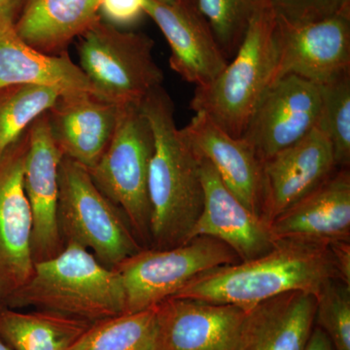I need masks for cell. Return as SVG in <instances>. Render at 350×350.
Returning <instances> with one entry per match:
<instances>
[{"label": "cell", "mask_w": 350, "mask_h": 350, "mask_svg": "<svg viewBox=\"0 0 350 350\" xmlns=\"http://www.w3.org/2000/svg\"><path fill=\"white\" fill-rule=\"evenodd\" d=\"M59 185L57 222L64 243L79 244L109 269L144 248L124 214L96 187L86 167L64 157Z\"/></svg>", "instance_id": "cell-5"}, {"label": "cell", "mask_w": 350, "mask_h": 350, "mask_svg": "<svg viewBox=\"0 0 350 350\" xmlns=\"http://www.w3.org/2000/svg\"><path fill=\"white\" fill-rule=\"evenodd\" d=\"M27 135L0 159V304L33 269L32 215L24 188Z\"/></svg>", "instance_id": "cell-11"}, {"label": "cell", "mask_w": 350, "mask_h": 350, "mask_svg": "<svg viewBox=\"0 0 350 350\" xmlns=\"http://www.w3.org/2000/svg\"><path fill=\"white\" fill-rule=\"evenodd\" d=\"M0 350H12L10 349V347H8L5 344V342H2L1 340H0Z\"/></svg>", "instance_id": "cell-35"}, {"label": "cell", "mask_w": 350, "mask_h": 350, "mask_svg": "<svg viewBox=\"0 0 350 350\" xmlns=\"http://www.w3.org/2000/svg\"><path fill=\"white\" fill-rule=\"evenodd\" d=\"M180 133L200 158L213 165L226 187L262 217L264 199L262 162L244 138L226 133L204 113H196Z\"/></svg>", "instance_id": "cell-16"}, {"label": "cell", "mask_w": 350, "mask_h": 350, "mask_svg": "<svg viewBox=\"0 0 350 350\" xmlns=\"http://www.w3.org/2000/svg\"><path fill=\"white\" fill-rule=\"evenodd\" d=\"M145 0H100V19L116 27L135 24L144 15Z\"/></svg>", "instance_id": "cell-30"}, {"label": "cell", "mask_w": 350, "mask_h": 350, "mask_svg": "<svg viewBox=\"0 0 350 350\" xmlns=\"http://www.w3.org/2000/svg\"><path fill=\"white\" fill-rule=\"evenodd\" d=\"M317 128L330 140L338 169L350 165V73L320 85Z\"/></svg>", "instance_id": "cell-26"}, {"label": "cell", "mask_w": 350, "mask_h": 350, "mask_svg": "<svg viewBox=\"0 0 350 350\" xmlns=\"http://www.w3.org/2000/svg\"><path fill=\"white\" fill-rule=\"evenodd\" d=\"M159 350H234L245 308L172 298L155 306Z\"/></svg>", "instance_id": "cell-15"}, {"label": "cell", "mask_w": 350, "mask_h": 350, "mask_svg": "<svg viewBox=\"0 0 350 350\" xmlns=\"http://www.w3.org/2000/svg\"><path fill=\"white\" fill-rule=\"evenodd\" d=\"M273 239L350 243V172L338 169L269 224Z\"/></svg>", "instance_id": "cell-19"}, {"label": "cell", "mask_w": 350, "mask_h": 350, "mask_svg": "<svg viewBox=\"0 0 350 350\" xmlns=\"http://www.w3.org/2000/svg\"><path fill=\"white\" fill-rule=\"evenodd\" d=\"M120 109L96 94L83 92L62 94L46 116L64 157L90 170L111 142Z\"/></svg>", "instance_id": "cell-18"}, {"label": "cell", "mask_w": 350, "mask_h": 350, "mask_svg": "<svg viewBox=\"0 0 350 350\" xmlns=\"http://www.w3.org/2000/svg\"><path fill=\"white\" fill-rule=\"evenodd\" d=\"M317 85L296 75L275 79L262 94L243 138L262 162L305 137L319 123Z\"/></svg>", "instance_id": "cell-10"}, {"label": "cell", "mask_w": 350, "mask_h": 350, "mask_svg": "<svg viewBox=\"0 0 350 350\" xmlns=\"http://www.w3.org/2000/svg\"><path fill=\"white\" fill-rule=\"evenodd\" d=\"M335 278L342 280L330 244L282 239H276L271 250L262 256L197 276L174 297L247 310L288 292L317 296L324 285Z\"/></svg>", "instance_id": "cell-1"}, {"label": "cell", "mask_w": 350, "mask_h": 350, "mask_svg": "<svg viewBox=\"0 0 350 350\" xmlns=\"http://www.w3.org/2000/svg\"><path fill=\"white\" fill-rule=\"evenodd\" d=\"M158 1L169 4V5L198 7L196 0H158Z\"/></svg>", "instance_id": "cell-33"}, {"label": "cell", "mask_w": 350, "mask_h": 350, "mask_svg": "<svg viewBox=\"0 0 350 350\" xmlns=\"http://www.w3.org/2000/svg\"><path fill=\"white\" fill-rule=\"evenodd\" d=\"M69 350H159L156 308L94 322Z\"/></svg>", "instance_id": "cell-24"}, {"label": "cell", "mask_w": 350, "mask_h": 350, "mask_svg": "<svg viewBox=\"0 0 350 350\" xmlns=\"http://www.w3.org/2000/svg\"><path fill=\"white\" fill-rule=\"evenodd\" d=\"M304 350H335L325 332L315 325Z\"/></svg>", "instance_id": "cell-32"}, {"label": "cell", "mask_w": 350, "mask_h": 350, "mask_svg": "<svg viewBox=\"0 0 350 350\" xmlns=\"http://www.w3.org/2000/svg\"><path fill=\"white\" fill-rule=\"evenodd\" d=\"M276 20L278 59L273 81L296 75L320 86L350 73V7L310 24Z\"/></svg>", "instance_id": "cell-9"}, {"label": "cell", "mask_w": 350, "mask_h": 350, "mask_svg": "<svg viewBox=\"0 0 350 350\" xmlns=\"http://www.w3.org/2000/svg\"><path fill=\"white\" fill-rule=\"evenodd\" d=\"M276 18L289 25L327 19L349 8L350 0H266Z\"/></svg>", "instance_id": "cell-29"}, {"label": "cell", "mask_w": 350, "mask_h": 350, "mask_svg": "<svg viewBox=\"0 0 350 350\" xmlns=\"http://www.w3.org/2000/svg\"><path fill=\"white\" fill-rule=\"evenodd\" d=\"M276 23L275 12L264 0L222 72L213 82L196 88L191 109L204 113L232 137H243L251 115L275 78Z\"/></svg>", "instance_id": "cell-4"}, {"label": "cell", "mask_w": 350, "mask_h": 350, "mask_svg": "<svg viewBox=\"0 0 350 350\" xmlns=\"http://www.w3.org/2000/svg\"><path fill=\"white\" fill-rule=\"evenodd\" d=\"M153 131L140 103L124 105L111 142L92 169V180L118 207L139 243H150L148 178Z\"/></svg>", "instance_id": "cell-7"}, {"label": "cell", "mask_w": 350, "mask_h": 350, "mask_svg": "<svg viewBox=\"0 0 350 350\" xmlns=\"http://www.w3.org/2000/svg\"><path fill=\"white\" fill-rule=\"evenodd\" d=\"M98 3L100 0H27L16 31L34 49L56 53L100 19Z\"/></svg>", "instance_id": "cell-22"}, {"label": "cell", "mask_w": 350, "mask_h": 350, "mask_svg": "<svg viewBox=\"0 0 350 350\" xmlns=\"http://www.w3.org/2000/svg\"><path fill=\"white\" fill-rule=\"evenodd\" d=\"M200 165L204 206L189 241L200 236L218 239L227 244L241 262L271 250L275 241L268 223L251 213L226 187L211 163L200 157Z\"/></svg>", "instance_id": "cell-14"}, {"label": "cell", "mask_w": 350, "mask_h": 350, "mask_svg": "<svg viewBox=\"0 0 350 350\" xmlns=\"http://www.w3.org/2000/svg\"><path fill=\"white\" fill-rule=\"evenodd\" d=\"M80 36L79 68L98 98L124 107L142 103L162 87L163 73L154 59V41L146 34L120 31L98 19Z\"/></svg>", "instance_id": "cell-6"}, {"label": "cell", "mask_w": 350, "mask_h": 350, "mask_svg": "<svg viewBox=\"0 0 350 350\" xmlns=\"http://www.w3.org/2000/svg\"><path fill=\"white\" fill-rule=\"evenodd\" d=\"M239 262L227 244L200 236L167 250L142 248L115 269L125 290L126 312L131 313L155 308L202 273Z\"/></svg>", "instance_id": "cell-8"}, {"label": "cell", "mask_w": 350, "mask_h": 350, "mask_svg": "<svg viewBox=\"0 0 350 350\" xmlns=\"http://www.w3.org/2000/svg\"><path fill=\"white\" fill-rule=\"evenodd\" d=\"M330 246L342 280L350 284V243H334Z\"/></svg>", "instance_id": "cell-31"}, {"label": "cell", "mask_w": 350, "mask_h": 350, "mask_svg": "<svg viewBox=\"0 0 350 350\" xmlns=\"http://www.w3.org/2000/svg\"><path fill=\"white\" fill-rule=\"evenodd\" d=\"M338 170L330 140L317 126L262 162V218L268 224Z\"/></svg>", "instance_id": "cell-13"}, {"label": "cell", "mask_w": 350, "mask_h": 350, "mask_svg": "<svg viewBox=\"0 0 350 350\" xmlns=\"http://www.w3.org/2000/svg\"><path fill=\"white\" fill-rule=\"evenodd\" d=\"M12 14L0 13V91L19 85H41L57 88L64 94H96L81 68L66 53L44 54L25 43L16 31Z\"/></svg>", "instance_id": "cell-21"}, {"label": "cell", "mask_w": 350, "mask_h": 350, "mask_svg": "<svg viewBox=\"0 0 350 350\" xmlns=\"http://www.w3.org/2000/svg\"><path fill=\"white\" fill-rule=\"evenodd\" d=\"M317 298L288 292L247 308L234 350H304L315 326Z\"/></svg>", "instance_id": "cell-20"}, {"label": "cell", "mask_w": 350, "mask_h": 350, "mask_svg": "<svg viewBox=\"0 0 350 350\" xmlns=\"http://www.w3.org/2000/svg\"><path fill=\"white\" fill-rule=\"evenodd\" d=\"M0 305L94 323L126 313V295L116 269L103 266L79 244L66 243L56 256L34 262L29 280Z\"/></svg>", "instance_id": "cell-3"}, {"label": "cell", "mask_w": 350, "mask_h": 350, "mask_svg": "<svg viewBox=\"0 0 350 350\" xmlns=\"http://www.w3.org/2000/svg\"><path fill=\"white\" fill-rule=\"evenodd\" d=\"M140 107L154 135L148 178L149 245L167 250L187 243L202 213L204 188L200 157L177 128L174 101L163 87L147 94Z\"/></svg>", "instance_id": "cell-2"}, {"label": "cell", "mask_w": 350, "mask_h": 350, "mask_svg": "<svg viewBox=\"0 0 350 350\" xmlns=\"http://www.w3.org/2000/svg\"><path fill=\"white\" fill-rule=\"evenodd\" d=\"M144 10L169 42L170 68L182 79L197 87L204 86L227 66L229 61L198 7L145 0Z\"/></svg>", "instance_id": "cell-17"}, {"label": "cell", "mask_w": 350, "mask_h": 350, "mask_svg": "<svg viewBox=\"0 0 350 350\" xmlns=\"http://www.w3.org/2000/svg\"><path fill=\"white\" fill-rule=\"evenodd\" d=\"M92 324L49 310L22 312L0 305V340L12 350H69Z\"/></svg>", "instance_id": "cell-23"}, {"label": "cell", "mask_w": 350, "mask_h": 350, "mask_svg": "<svg viewBox=\"0 0 350 350\" xmlns=\"http://www.w3.org/2000/svg\"><path fill=\"white\" fill-rule=\"evenodd\" d=\"M63 158L51 135L45 113L27 130L24 163V188L32 215L34 262L56 256L64 247L57 222L59 172Z\"/></svg>", "instance_id": "cell-12"}, {"label": "cell", "mask_w": 350, "mask_h": 350, "mask_svg": "<svg viewBox=\"0 0 350 350\" xmlns=\"http://www.w3.org/2000/svg\"><path fill=\"white\" fill-rule=\"evenodd\" d=\"M317 298L315 325L325 332L335 350H350V284L332 280Z\"/></svg>", "instance_id": "cell-28"}, {"label": "cell", "mask_w": 350, "mask_h": 350, "mask_svg": "<svg viewBox=\"0 0 350 350\" xmlns=\"http://www.w3.org/2000/svg\"><path fill=\"white\" fill-rule=\"evenodd\" d=\"M64 94L54 87L19 85L0 91V159L25 137V131L49 111Z\"/></svg>", "instance_id": "cell-25"}, {"label": "cell", "mask_w": 350, "mask_h": 350, "mask_svg": "<svg viewBox=\"0 0 350 350\" xmlns=\"http://www.w3.org/2000/svg\"><path fill=\"white\" fill-rule=\"evenodd\" d=\"M228 61L236 55L251 20L264 0H196Z\"/></svg>", "instance_id": "cell-27"}, {"label": "cell", "mask_w": 350, "mask_h": 350, "mask_svg": "<svg viewBox=\"0 0 350 350\" xmlns=\"http://www.w3.org/2000/svg\"><path fill=\"white\" fill-rule=\"evenodd\" d=\"M19 0H0V13L13 12L14 7Z\"/></svg>", "instance_id": "cell-34"}]
</instances>
